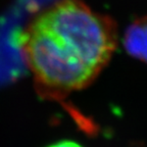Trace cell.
I'll use <instances>...</instances> for the list:
<instances>
[{
    "label": "cell",
    "instance_id": "cell-2",
    "mask_svg": "<svg viewBox=\"0 0 147 147\" xmlns=\"http://www.w3.org/2000/svg\"><path fill=\"white\" fill-rule=\"evenodd\" d=\"M124 45L129 54L147 63V16L138 18L127 29Z\"/></svg>",
    "mask_w": 147,
    "mask_h": 147
},
{
    "label": "cell",
    "instance_id": "cell-1",
    "mask_svg": "<svg viewBox=\"0 0 147 147\" xmlns=\"http://www.w3.org/2000/svg\"><path fill=\"white\" fill-rule=\"evenodd\" d=\"M26 61L42 85L60 91L89 85L115 50L109 18L79 0H60L36 16L20 36Z\"/></svg>",
    "mask_w": 147,
    "mask_h": 147
},
{
    "label": "cell",
    "instance_id": "cell-3",
    "mask_svg": "<svg viewBox=\"0 0 147 147\" xmlns=\"http://www.w3.org/2000/svg\"><path fill=\"white\" fill-rule=\"evenodd\" d=\"M47 147H83L81 144H79L78 142L71 140H61L58 142H55L53 144H50Z\"/></svg>",
    "mask_w": 147,
    "mask_h": 147
}]
</instances>
